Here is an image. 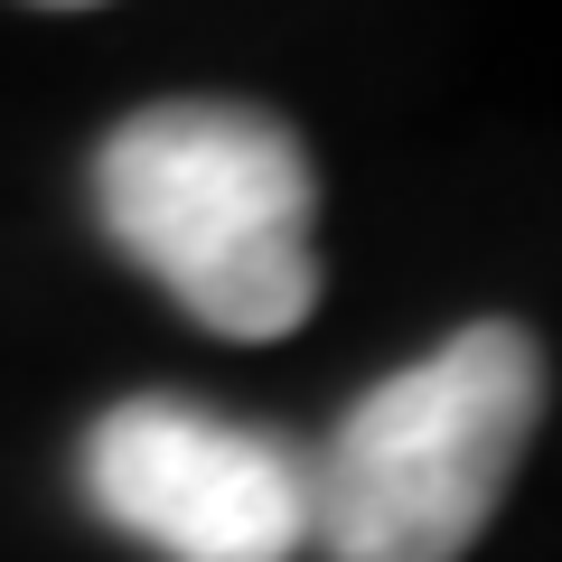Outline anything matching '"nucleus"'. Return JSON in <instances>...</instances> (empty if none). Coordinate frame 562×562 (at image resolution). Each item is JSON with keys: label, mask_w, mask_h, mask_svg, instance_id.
Here are the masks:
<instances>
[{"label": "nucleus", "mask_w": 562, "mask_h": 562, "mask_svg": "<svg viewBox=\"0 0 562 562\" xmlns=\"http://www.w3.org/2000/svg\"><path fill=\"white\" fill-rule=\"evenodd\" d=\"M76 479L113 535L160 562H301V543H319V460L169 394L113 403Z\"/></svg>", "instance_id": "nucleus-3"}, {"label": "nucleus", "mask_w": 562, "mask_h": 562, "mask_svg": "<svg viewBox=\"0 0 562 562\" xmlns=\"http://www.w3.org/2000/svg\"><path fill=\"white\" fill-rule=\"evenodd\" d=\"M543 413V357L525 328L479 319L366 384L319 450L328 562H460L487 535Z\"/></svg>", "instance_id": "nucleus-2"}, {"label": "nucleus", "mask_w": 562, "mask_h": 562, "mask_svg": "<svg viewBox=\"0 0 562 562\" xmlns=\"http://www.w3.org/2000/svg\"><path fill=\"white\" fill-rule=\"evenodd\" d=\"M319 179L254 103H150L94 150V225L216 338H291L319 310Z\"/></svg>", "instance_id": "nucleus-1"}]
</instances>
